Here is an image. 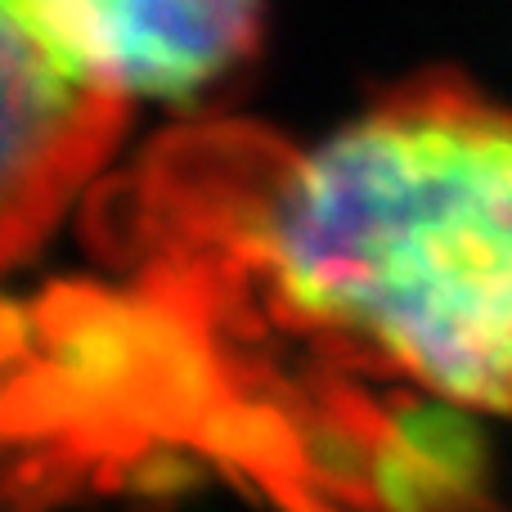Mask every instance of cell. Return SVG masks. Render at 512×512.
<instances>
[{
  "label": "cell",
  "mask_w": 512,
  "mask_h": 512,
  "mask_svg": "<svg viewBox=\"0 0 512 512\" xmlns=\"http://www.w3.org/2000/svg\"><path fill=\"white\" fill-rule=\"evenodd\" d=\"M131 99L72 68L0 0V274L59 230L117 153Z\"/></svg>",
  "instance_id": "obj_2"
},
{
  "label": "cell",
  "mask_w": 512,
  "mask_h": 512,
  "mask_svg": "<svg viewBox=\"0 0 512 512\" xmlns=\"http://www.w3.org/2000/svg\"><path fill=\"white\" fill-rule=\"evenodd\" d=\"M158 153L203 194L158 265L225 328L512 414V108L414 77L315 149L203 131Z\"/></svg>",
  "instance_id": "obj_1"
},
{
  "label": "cell",
  "mask_w": 512,
  "mask_h": 512,
  "mask_svg": "<svg viewBox=\"0 0 512 512\" xmlns=\"http://www.w3.org/2000/svg\"><path fill=\"white\" fill-rule=\"evenodd\" d=\"M90 81L135 99H194L261 41V0H18Z\"/></svg>",
  "instance_id": "obj_3"
}]
</instances>
